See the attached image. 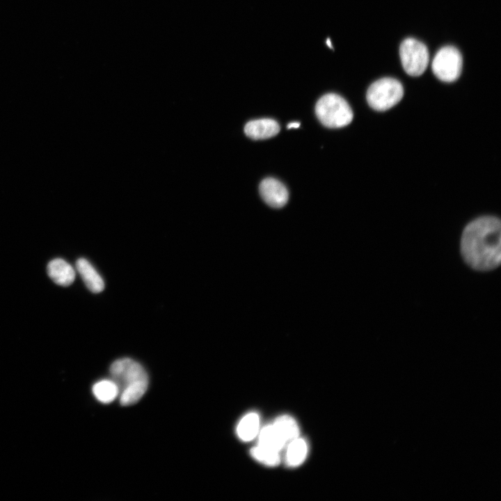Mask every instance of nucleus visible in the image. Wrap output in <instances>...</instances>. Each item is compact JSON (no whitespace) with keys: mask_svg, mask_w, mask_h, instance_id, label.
Segmentation results:
<instances>
[{"mask_svg":"<svg viewBox=\"0 0 501 501\" xmlns=\"http://www.w3.org/2000/svg\"><path fill=\"white\" fill-rule=\"evenodd\" d=\"M47 270L49 278L56 284L63 287L70 285L76 276L74 268L61 258L50 261L47 264Z\"/></svg>","mask_w":501,"mask_h":501,"instance_id":"1a4fd4ad","label":"nucleus"},{"mask_svg":"<svg viewBox=\"0 0 501 501\" xmlns=\"http://www.w3.org/2000/svg\"><path fill=\"white\" fill-rule=\"evenodd\" d=\"M251 455L260 462L269 466H278L280 462V453L259 445L250 450Z\"/></svg>","mask_w":501,"mask_h":501,"instance_id":"dca6fc26","label":"nucleus"},{"mask_svg":"<svg viewBox=\"0 0 501 501\" xmlns=\"http://www.w3.org/2000/svg\"><path fill=\"white\" fill-rule=\"evenodd\" d=\"M315 113L319 120L329 128H340L353 120V111L347 102L341 96L328 93L317 102Z\"/></svg>","mask_w":501,"mask_h":501,"instance_id":"7ed1b4c3","label":"nucleus"},{"mask_svg":"<svg viewBox=\"0 0 501 501\" xmlns=\"http://www.w3.org/2000/svg\"><path fill=\"white\" fill-rule=\"evenodd\" d=\"M93 392L95 398L104 404L112 402L119 395L118 385L112 379H104L95 383Z\"/></svg>","mask_w":501,"mask_h":501,"instance_id":"ddd939ff","label":"nucleus"},{"mask_svg":"<svg viewBox=\"0 0 501 501\" xmlns=\"http://www.w3.org/2000/svg\"><path fill=\"white\" fill-rule=\"evenodd\" d=\"M404 95V88L397 79L384 77L372 83L367 91V101L373 109L386 111L396 105Z\"/></svg>","mask_w":501,"mask_h":501,"instance_id":"20e7f679","label":"nucleus"},{"mask_svg":"<svg viewBox=\"0 0 501 501\" xmlns=\"http://www.w3.org/2000/svg\"><path fill=\"white\" fill-rule=\"evenodd\" d=\"M399 55L405 72L413 77L421 75L429 63L427 47L414 38H406L401 44Z\"/></svg>","mask_w":501,"mask_h":501,"instance_id":"423d86ee","label":"nucleus"},{"mask_svg":"<svg viewBox=\"0 0 501 501\" xmlns=\"http://www.w3.org/2000/svg\"><path fill=\"white\" fill-rule=\"evenodd\" d=\"M260 193L264 202L272 207H282L289 198L286 186L279 180L269 177L263 180L259 187Z\"/></svg>","mask_w":501,"mask_h":501,"instance_id":"0eeeda50","label":"nucleus"},{"mask_svg":"<svg viewBox=\"0 0 501 501\" xmlns=\"http://www.w3.org/2000/svg\"><path fill=\"white\" fill-rule=\"evenodd\" d=\"M110 374L118 385L121 405H132L145 395L148 387V376L138 362L129 358L118 359L111 364Z\"/></svg>","mask_w":501,"mask_h":501,"instance_id":"f03ea898","label":"nucleus"},{"mask_svg":"<svg viewBox=\"0 0 501 501\" xmlns=\"http://www.w3.org/2000/svg\"><path fill=\"white\" fill-rule=\"evenodd\" d=\"M273 427L284 441L286 447L287 445L299 437V429L295 420L289 415H281L274 421Z\"/></svg>","mask_w":501,"mask_h":501,"instance_id":"9b49d317","label":"nucleus"},{"mask_svg":"<svg viewBox=\"0 0 501 501\" xmlns=\"http://www.w3.org/2000/svg\"><path fill=\"white\" fill-rule=\"evenodd\" d=\"M462 65L463 59L460 51L453 46H445L436 54L431 68L438 79L452 82L459 77Z\"/></svg>","mask_w":501,"mask_h":501,"instance_id":"39448f33","label":"nucleus"},{"mask_svg":"<svg viewBox=\"0 0 501 501\" xmlns=\"http://www.w3.org/2000/svg\"><path fill=\"white\" fill-rule=\"evenodd\" d=\"M280 131L278 123L270 118L249 121L244 127L247 136L254 140H262L276 136Z\"/></svg>","mask_w":501,"mask_h":501,"instance_id":"6e6552de","label":"nucleus"},{"mask_svg":"<svg viewBox=\"0 0 501 501\" xmlns=\"http://www.w3.org/2000/svg\"><path fill=\"white\" fill-rule=\"evenodd\" d=\"M76 268L87 288L93 293H100L104 289V282L93 265L85 258H79Z\"/></svg>","mask_w":501,"mask_h":501,"instance_id":"9d476101","label":"nucleus"},{"mask_svg":"<svg viewBox=\"0 0 501 501\" xmlns=\"http://www.w3.org/2000/svg\"><path fill=\"white\" fill-rule=\"evenodd\" d=\"M300 126L299 122H292L287 125V129L298 128Z\"/></svg>","mask_w":501,"mask_h":501,"instance_id":"f3484780","label":"nucleus"},{"mask_svg":"<svg viewBox=\"0 0 501 501\" xmlns=\"http://www.w3.org/2000/svg\"><path fill=\"white\" fill-rule=\"evenodd\" d=\"M259 426V415L256 413H249L239 422L237 435L244 441L251 440L257 435Z\"/></svg>","mask_w":501,"mask_h":501,"instance_id":"f8f14e48","label":"nucleus"},{"mask_svg":"<svg viewBox=\"0 0 501 501\" xmlns=\"http://www.w3.org/2000/svg\"><path fill=\"white\" fill-rule=\"evenodd\" d=\"M308 445L304 439L299 437L290 442L287 446L286 462L289 466H298L305 460Z\"/></svg>","mask_w":501,"mask_h":501,"instance_id":"2eb2a0df","label":"nucleus"},{"mask_svg":"<svg viewBox=\"0 0 501 501\" xmlns=\"http://www.w3.org/2000/svg\"><path fill=\"white\" fill-rule=\"evenodd\" d=\"M500 234V220L496 216H483L468 223L460 240L464 262L477 271L498 268L501 262Z\"/></svg>","mask_w":501,"mask_h":501,"instance_id":"f257e3e1","label":"nucleus"},{"mask_svg":"<svg viewBox=\"0 0 501 501\" xmlns=\"http://www.w3.org/2000/svg\"><path fill=\"white\" fill-rule=\"evenodd\" d=\"M258 445L280 453L286 447L284 441L280 437L273 424L267 425L260 431Z\"/></svg>","mask_w":501,"mask_h":501,"instance_id":"4468645a","label":"nucleus"}]
</instances>
